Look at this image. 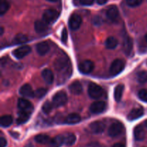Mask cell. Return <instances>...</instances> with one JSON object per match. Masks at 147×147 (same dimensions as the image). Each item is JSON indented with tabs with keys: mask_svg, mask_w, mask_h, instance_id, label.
Instances as JSON below:
<instances>
[{
	"mask_svg": "<svg viewBox=\"0 0 147 147\" xmlns=\"http://www.w3.org/2000/svg\"><path fill=\"white\" fill-rule=\"evenodd\" d=\"M88 95L91 98L99 99L103 96L105 91L100 86L96 83H90L88 86Z\"/></svg>",
	"mask_w": 147,
	"mask_h": 147,
	"instance_id": "6da1fadb",
	"label": "cell"
},
{
	"mask_svg": "<svg viewBox=\"0 0 147 147\" xmlns=\"http://www.w3.org/2000/svg\"><path fill=\"white\" fill-rule=\"evenodd\" d=\"M125 67V63L123 60L116 59L112 63L110 67V73L112 76H117L121 73Z\"/></svg>",
	"mask_w": 147,
	"mask_h": 147,
	"instance_id": "7a4b0ae2",
	"label": "cell"
},
{
	"mask_svg": "<svg viewBox=\"0 0 147 147\" xmlns=\"http://www.w3.org/2000/svg\"><path fill=\"white\" fill-rule=\"evenodd\" d=\"M67 101V96L63 91H59L54 95L53 98V103L55 107L64 106Z\"/></svg>",
	"mask_w": 147,
	"mask_h": 147,
	"instance_id": "3957f363",
	"label": "cell"
},
{
	"mask_svg": "<svg viewBox=\"0 0 147 147\" xmlns=\"http://www.w3.org/2000/svg\"><path fill=\"white\" fill-rule=\"evenodd\" d=\"M58 18V13L56 10L50 9L46 10L42 15V20L48 24H53Z\"/></svg>",
	"mask_w": 147,
	"mask_h": 147,
	"instance_id": "277c9868",
	"label": "cell"
},
{
	"mask_svg": "<svg viewBox=\"0 0 147 147\" xmlns=\"http://www.w3.org/2000/svg\"><path fill=\"white\" fill-rule=\"evenodd\" d=\"M123 131V126L120 122L112 123L109 129V135L111 137H116Z\"/></svg>",
	"mask_w": 147,
	"mask_h": 147,
	"instance_id": "5b68a950",
	"label": "cell"
},
{
	"mask_svg": "<svg viewBox=\"0 0 147 147\" xmlns=\"http://www.w3.org/2000/svg\"><path fill=\"white\" fill-rule=\"evenodd\" d=\"M79 70L83 74H88L94 69V63L90 60H83L78 66Z\"/></svg>",
	"mask_w": 147,
	"mask_h": 147,
	"instance_id": "8992f818",
	"label": "cell"
},
{
	"mask_svg": "<svg viewBox=\"0 0 147 147\" xmlns=\"http://www.w3.org/2000/svg\"><path fill=\"white\" fill-rule=\"evenodd\" d=\"M82 24V17L78 14H73L69 19V27L72 30H76L79 29Z\"/></svg>",
	"mask_w": 147,
	"mask_h": 147,
	"instance_id": "52a82bcc",
	"label": "cell"
},
{
	"mask_svg": "<svg viewBox=\"0 0 147 147\" xmlns=\"http://www.w3.org/2000/svg\"><path fill=\"white\" fill-rule=\"evenodd\" d=\"M30 52H31V48L29 46L24 45L15 49L13 51L12 55L17 59H22L27 55Z\"/></svg>",
	"mask_w": 147,
	"mask_h": 147,
	"instance_id": "ba28073f",
	"label": "cell"
},
{
	"mask_svg": "<svg viewBox=\"0 0 147 147\" xmlns=\"http://www.w3.org/2000/svg\"><path fill=\"white\" fill-rule=\"evenodd\" d=\"M106 108V103L103 101H96L92 103L90 106V111L93 113H100L104 111Z\"/></svg>",
	"mask_w": 147,
	"mask_h": 147,
	"instance_id": "9c48e42d",
	"label": "cell"
},
{
	"mask_svg": "<svg viewBox=\"0 0 147 147\" xmlns=\"http://www.w3.org/2000/svg\"><path fill=\"white\" fill-rule=\"evenodd\" d=\"M106 16L112 22H116L119 18V11L116 6H111L106 11Z\"/></svg>",
	"mask_w": 147,
	"mask_h": 147,
	"instance_id": "30bf717a",
	"label": "cell"
},
{
	"mask_svg": "<svg viewBox=\"0 0 147 147\" xmlns=\"http://www.w3.org/2000/svg\"><path fill=\"white\" fill-rule=\"evenodd\" d=\"M17 106H18L19 109L20 111H27L31 113L33 110L32 104L29 100L24 98L19 99Z\"/></svg>",
	"mask_w": 147,
	"mask_h": 147,
	"instance_id": "8fae6325",
	"label": "cell"
},
{
	"mask_svg": "<svg viewBox=\"0 0 147 147\" xmlns=\"http://www.w3.org/2000/svg\"><path fill=\"white\" fill-rule=\"evenodd\" d=\"M89 128L93 133L101 134L104 131L106 126L101 121H94L89 125Z\"/></svg>",
	"mask_w": 147,
	"mask_h": 147,
	"instance_id": "7c38bea8",
	"label": "cell"
},
{
	"mask_svg": "<svg viewBox=\"0 0 147 147\" xmlns=\"http://www.w3.org/2000/svg\"><path fill=\"white\" fill-rule=\"evenodd\" d=\"M123 49L125 54L130 55L133 50V40L129 36H126L123 39Z\"/></svg>",
	"mask_w": 147,
	"mask_h": 147,
	"instance_id": "4fadbf2b",
	"label": "cell"
},
{
	"mask_svg": "<svg viewBox=\"0 0 147 147\" xmlns=\"http://www.w3.org/2000/svg\"><path fill=\"white\" fill-rule=\"evenodd\" d=\"M134 139L136 141H143L144 139L146 133H145L144 129L142 125L136 126L134 129Z\"/></svg>",
	"mask_w": 147,
	"mask_h": 147,
	"instance_id": "5bb4252c",
	"label": "cell"
},
{
	"mask_svg": "<svg viewBox=\"0 0 147 147\" xmlns=\"http://www.w3.org/2000/svg\"><path fill=\"white\" fill-rule=\"evenodd\" d=\"M144 115V110L142 108H136L130 111L127 118L129 121H135Z\"/></svg>",
	"mask_w": 147,
	"mask_h": 147,
	"instance_id": "9a60e30c",
	"label": "cell"
},
{
	"mask_svg": "<svg viewBox=\"0 0 147 147\" xmlns=\"http://www.w3.org/2000/svg\"><path fill=\"white\" fill-rule=\"evenodd\" d=\"M20 93L24 97L32 98L34 96V93L33 92L31 86L29 84H24L20 89Z\"/></svg>",
	"mask_w": 147,
	"mask_h": 147,
	"instance_id": "2e32d148",
	"label": "cell"
},
{
	"mask_svg": "<svg viewBox=\"0 0 147 147\" xmlns=\"http://www.w3.org/2000/svg\"><path fill=\"white\" fill-rule=\"evenodd\" d=\"M36 50L40 55L43 56L47 54L50 50V45L47 42H41L36 45Z\"/></svg>",
	"mask_w": 147,
	"mask_h": 147,
	"instance_id": "e0dca14e",
	"label": "cell"
},
{
	"mask_svg": "<svg viewBox=\"0 0 147 147\" xmlns=\"http://www.w3.org/2000/svg\"><path fill=\"white\" fill-rule=\"evenodd\" d=\"M48 25L49 24L43 20H37L34 23V30L38 33L45 32L48 30Z\"/></svg>",
	"mask_w": 147,
	"mask_h": 147,
	"instance_id": "ac0fdd59",
	"label": "cell"
},
{
	"mask_svg": "<svg viewBox=\"0 0 147 147\" xmlns=\"http://www.w3.org/2000/svg\"><path fill=\"white\" fill-rule=\"evenodd\" d=\"M69 90L73 95H80L83 92V87L81 83L76 80L70 84V86H69Z\"/></svg>",
	"mask_w": 147,
	"mask_h": 147,
	"instance_id": "d6986e66",
	"label": "cell"
},
{
	"mask_svg": "<svg viewBox=\"0 0 147 147\" xmlns=\"http://www.w3.org/2000/svg\"><path fill=\"white\" fill-rule=\"evenodd\" d=\"M30 114H31L30 112L20 111L19 112L18 116H17V124L20 125V124H22V123H26V122L30 119Z\"/></svg>",
	"mask_w": 147,
	"mask_h": 147,
	"instance_id": "ffe728a7",
	"label": "cell"
},
{
	"mask_svg": "<svg viewBox=\"0 0 147 147\" xmlns=\"http://www.w3.org/2000/svg\"><path fill=\"white\" fill-rule=\"evenodd\" d=\"M80 121H81V118L78 114H77V113H70L65 118V123L69 125H73L79 123Z\"/></svg>",
	"mask_w": 147,
	"mask_h": 147,
	"instance_id": "44dd1931",
	"label": "cell"
},
{
	"mask_svg": "<svg viewBox=\"0 0 147 147\" xmlns=\"http://www.w3.org/2000/svg\"><path fill=\"white\" fill-rule=\"evenodd\" d=\"M42 77L45 81L48 84H52L54 80V75L53 72L49 69H45L42 72Z\"/></svg>",
	"mask_w": 147,
	"mask_h": 147,
	"instance_id": "7402d4cb",
	"label": "cell"
},
{
	"mask_svg": "<svg viewBox=\"0 0 147 147\" xmlns=\"http://www.w3.org/2000/svg\"><path fill=\"white\" fill-rule=\"evenodd\" d=\"M124 86L122 84H119L114 89V98L116 102H119L123 96Z\"/></svg>",
	"mask_w": 147,
	"mask_h": 147,
	"instance_id": "603a6c76",
	"label": "cell"
},
{
	"mask_svg": "<svg viewBox=\"0 0 147 147\" xmlns=\"http://www.w3.org/2000/svg\"><path fill=\"white\" fill-rule=\"evenodd\" d=\"M64 144V136L63 135H58L51 139L50 142V147H60Z\"/></svg>",
	"mask_w": 147,
	"mask_h": 147,
	"instance_id": "cb8c5ba5",
	"label": "cell"
},
{
	"mask_svg": "<svg viewBox=\"0 0 147 147\" xmlns=\"http://www.w3.org/2000/svg\"><path fill=\"white\" fill-rule=\"evenodd\" d=\"M64 136V144L67 146H73L76 141V136L72 133H67L63 135Z\"/></svg>",
	"mask_w": 147,
	"mask_h": 147,
	"instance_id": "d4e9b609",
	"label": "cell"
},
{
	"mask_svg": "<svg viewBox=\"0 0 147 147\" xmlns=\"http://www.w3.org/2000/svg\"><path fill=\"white\" fill-rule=\"evenodd\" d=\"M118 44H119V42H118L117 39L113 37H109V38H107V40H106V42H105L106 47L110 50L116 48Z\"/></svg>",
	"mask_w": 147,
	"mask_h": 147,
	"instance_id": "484cf974",
	"label": "cell"
},
{
	"mask_svg": "<svg viewBox=\"0 0 147 147\" xmlns=\"http://www.w3.org/2000/svg\"><path fill=\"white\" fill-rule=\"evenodd\" d=\"M34 140L38 144H46L50 143L51 139H50V136L46 134H38L34 137Z\"/></svg>",
	"mask_w": 147,
	"mask_h": 147,
	"instance_id": "4316f807",
	"label": "cell"
},
{
	"mask_svg": "<svg viewBox=\"0 0 147 147\" xmlns=\"http://www.w3.org/2000/svg\"><path fill=\"white\" fill-rule=\"evenodd\" d=\"M13 119L9 115H4L0 119V123L2 127H9L12 123Z\"/></svg>",
	"mask_w": 147,
	"mask_h": 147,
	"instance_id": "83f0119b",
	"label": "cell"
},
{
	"mask_svg": "<svg viewBox=\"0 0 147 147\" xmlns=\"http://www.w3.org/2000/svg\"><path fill=\"white\" fill-rule=\"evenodd\" d=\"M67 63V59L65 57H60V58L57 59L55 63V67L57 70H62V69L65 67Z\"/></svg>",
	"mask_w": 147,
	"mask_h": 147,
	"instance_id": "f1b7e54d",
	"label": "cell"
},
{
	"mask_svg": "<svg viewBox=\"0 0 147 147\" xmlns=\"http://www.w3.org/2000/svg\"><path fill=\"white\" fill-rule=\"evenodd\" d=\"M27 41H28V38H27V36L23 34H21V33L17 34L14 37V40H13V42L17 45L23 44V43L27 42Z\"/></svg>",
	"mask_w": 147,
	"mask_h": 147,
	"instance_id": "f546056e",
	"label": "cell"
},
{
	"mask_svg": "<svg viewBox=\"0 0 147 147\" xmlns=\"http://www.w3.org/2000/svg\"><path fill=\"white\" fill-rule=\"evenodd\" d=\"M9 9V3L7 0H1L0 2V14L3 16Z\"/></svg>",
	"mask_w": 147,
	"mask_h": 147,
	"instance_id": "4dcf8cb0",
	"label": "cell"
},
{
	"mask_svg": "<svg viewBox=\"0 0 147 147\" xmlns=\"http://www.w3.org/2000/svg\"><path fill=\"white\" fill-rule=\"evenodd\" d=\"M136 78H137V80L139 81V83H146L147 82V72L144 71V70L139 72V73H137Z\"/></svg>",
	"mask_w": 147,
	"mask_h": 147,
	"instance_id": "1f68e13d",
	"label": "cell"
},
{
	"mask_svg": "<svg viewBox=\"0 0 147 147\" xmlns=\"http://www.w3.org/2000/svg\"><path fill=\"white\" fill-rule=\"evenodd\" d=\"M53 106H54V105H53V103H52L51 102L46 101L45 103L43 104L42 107V110L44 112V113H45V114H49V113L52 111V110H53Z\"/></svg>",
	"mask_w": 147,
	"mask_h": 147,
	"instance_id": "d6a6232c",
	"label": "cell"
},
{
	"mask_svg": "<svg viewBox=\"0 0 147 147\" xmlns=\"http://www.w3.org/2000/svg\"><path fill=\"white\" fill-rule=\"evenodd\" d=\"M47 93V90L44 88H40L37 89L34 92V97L37 98H42Z\"/></svg>",
	"mask_w": 147,
	"mask_h": 147,
	"instance_id": "836d02e7",
	"label": "cell"
},
{
	"mask_svg": "<svg viewBox=\"0 0 147 147\" xmlns=\"http://www.w3.org/2000/svg\"><path fill=\"white\" fill-rule=\"evenodd\" d=\"M126 4L131 7H136L140 5L142 3V0H126Z\"/></svg>",
	"mask_w": 147,
	"mask_h": 147,
	"instance_id": "e575fe53",
	"label": "cell"
},
{
	"mask_svg": "<svg viewBox=\"0 0 147 147\" xmlns=\"http://www.w3.org/2000/svg\"><path fill=\"white\" fill-rule=\"evenodd\" d=\"M139 98L141 100L147 103V89H142L139 92Z\"/></svg>",
	"mask_w": 147,
	"mask_h": 147,
	"instance_id": "d590c367",
	"label": "cell"
},
{
	"mask_svg": "<svg viewBox=\"0 0 147 147\" xmlns=\"http://www.w3.org/2000/svg\"><path fill=\"white\" fill-rule=\"evenodd\" d=\"M61 40H62V42H63V43H66V42H67V30H66L65 28L63 29V32H62Z\"/></svg>",
	"mask_w": 147,
	"mask_h": 147,
	"instance_id": "8d00e7d4",
	"label": "cell"
},
{
	"mask_svg": "<svg viewBox=\"0 0 147 147\" xmlns=\"http://www.w3.org/2000/svg\"><path fill=\"white\" fill-rule=\"evenodd\" d=\"M94 0H80V3L82 5L90 6L93 4Z\"/></svg>",
	"mask_w": 147,
	"mask_h": 147,
	"instance_id": "74e56055",
	"label": "cell"
},
{
	"mask_svg": "<svg viewBox=\"0 0 147 147\" xmlns=\"http://www.w3.org/2000/svg\"><path fill=\"white\" fill-rule=\"evenodd\" d=\"M93 23L97 26L100 25V24H102L101 18H100V17H98V16L95 17L94 18H93Z\"/></svg>",
	"mask_w": 147,
	"mask_h": 147,
	"instance_id": "f35d334b",
	"label": "cell"
},
{
	"mask_svg": "<svg viewBox=\"0 0 147 147\" xmlns=\"http://www.w3.org/2000/svg\"><path fill=\"white\" fill-rule=\"evenodd\" d=\"M7 140L4 139V137H1L0 138V146L1 147H6L7 146Z\"/></svg>",
	"mask_w": 147,
	"mask_h": 147,
	"instance_id": "ab89813d",
	"label": "cell"
},
{
	"mask_svg": "<svg viewBox=\"0 0 147 147\" xmlns=\"http://www.w3.org/2000/svg\"><path fill=\"white\" fill-rule=\"evenodd\" d=\"M97 1V3L100 5H103V4H105L108 1V0H96Z\"/></svg>",
	"mask_w": 147,
	"mask_h": 147,
	"instance_id": "60d3db41",
	"label": "cell"
},
{
	"mask_svg": "<svg viewBox=\"0 0 147 147\" xmlns=\"http://www.w3.org/2000/svg\"><path fill=\"white\" fill-rule=\"evenodd\" d=\"M113 147H125V146L123 144H122L117 143V144H116L113 145Z\"/></svg>",
	"mask_w": 147,
	"mask_h": 147,
	"instance_id": "b9f144b4",
	"label": "cell"
},
{
	"mask_svg": "<svg viewBox=\"0 0 147 147\" xmlns=\"http://www.w3.org/2000/svg\"><path fill=\"white\" fill-rule=\"evenodd\" d=\"M24 147H34V146L32 145V144L28 143V144H27L25 145V146H24Z\"/></svg>",
	"mask_w": 147,
	"mask_h": 147,
	"instance_id": "7bdbcfd3",
	"label": "cell"
},
{
	"mask_svg": "<svg viewBox=\"0 0 147 147\" xmlns=\"http://www.w3.org/2000/svg\"><path fill=\"white\" fill-rule=\"evenodd\" d=\"M0 33H1V35H2L3 33H4V28L2 27H1V32H0Z\"/></svg>",
	"mask_w": 147,
	"mask_h": 147,
	"instance_id": "ee69618b",
	"label": "cell"
},
{
	"mask_svg": "<svg viewBox=\"0 0 147 147\" xmlns=\"http://www.w3.org/2000/svg\"><path fill=\"white\" fill-rule=\"evenodd\" d=\"M49 1H51V2H55V1H57V0H47Z\"/></svg>",
	"mask_w": 147,
	"mask_h": 147,
	"instance_id": "f6af8a7d",
	"label": "cell"
},
{
	"mask_svg": "<svg viewBox=\"0 0 147 147\" xmlns=\"http://www.w3.org/2000/svg\"><path fill=\"white\" fill-rule=\"evenodd\" d=\"M145 126H146V127L147 128V120L146 121H145Z\"/></svg>",
	"mask_w": 147,
	"mask_h": 147,
	"instance_id": "bcb514c9",
	"label": "cell"
},
{
	"mask_svg": "<svg viewBox=\"0 0 147 147\" xmlns=\"http://www.w3.org/2000/svg\"><path fill=\"white\" fill-rule=\"evenodd\" d=\"M145 39H146V42H147V34H146V36H145Z\"/></svg>",
	"mask_w": 147,
	"mask_h": 147,
	"instance_id": "7dc6e473",
	"label": "cell"
}]
</instances>
